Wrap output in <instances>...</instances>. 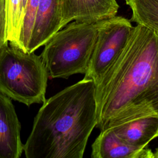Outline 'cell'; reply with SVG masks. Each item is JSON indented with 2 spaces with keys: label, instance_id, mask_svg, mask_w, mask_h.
<instances>
[{
  "label": "cell",
  "instance_id": "7a4b0ae2",
  "mask_svg": "<svg viewBox=\"0 0 158 158\" xmlns=\"http://www.w3.org/2000/svg\"><path fill=\"white\" fill-rule=\"evenodd\" d=\"M97 123L95 85L83 80L43 102L23 145L27 158H81Z\"/></svg>",
  "mask_w": 158,
  "mask_h": 158
},
{
  "label": "cell",
  "instance_id": "6da1fadb",
  "mask_svg": "<svg viewBox=\"0 0 158 158\" xmlns=\"http://www.w3.org/2000/svg\"><path fill=\"white\" fill-rule=\"evenodd\" d=\"M100 131L148 116L158 117V35L139 24L94 83Z\"/></svg>",
  "mask_w": 158,
  "mask_h": 158
},
{
  "label": "cell",
  "instance_id": "52a82bcc",
  "mask_svg": "<svg viewBox=\"0 0 158 158\" xmlns=\"http://www.w3.org/2000/svg\"><path fill=\"white\" fill-rule=\"evenodd\" d=\"M21 125L12 99L0 92V158H19L23 151Z\"/></svg>",
  "mask_w": 158,
  "mask_h": 158
},
{
  "label": "cell",
  "instance_id": "30bf717a",
  "mask_svg": "<svg viewBox=\"0 0 158 158\" xmlns=\"http://www.w3.org/2000/svg\"><path fill=\"white\" fill-rule=\"evenodd\" d=\"M118 137L133 146L143 148L158 137V117L136 118L112 128Z\"/></svg>",
  "mask_w": 158,
  "mask_h": 158
},
{
  "label": "cell",
  "instance_id": "3957f363",
  "mask_svg": "<svg viewBox=\"0 0 158 158\" xmlns=\"http://www.w3.org/2000/svg\"><path fill=\"white\" fill-rule=\"evenodd\" d=\"M99 22L74 21L56 32L44 44L41 57L51 78H68L86 72L95 45Z\"/></svg>",
  "mask_w": 158,
  "mask_h": 158
},
{
  "label": "cell",
  "instance_id": "277c9868",
  "mask_svg": "<svg viewBox=\"0 0 158 158\" xmlns=\"http://www.w3.org/2000/svg\"><path fill=\"white\" fill-rule=\"evenodd\" d=\"M47 69L41 57L8 44L0 50V92L27 106L45 101Z\"/></svg>",
  "mask_w": 158,
  "mask_h": 158
},
{
  "label": "cell",
  "instance_id": "9c48e42d",
  "mask_svg": "<svg viewBox=\"0 0 158 158\" xmlns=\"http://www.w3.org/2000/svg\"><path fill=\"white\" fill-rule=\"evenodd\" d=\"M93 158H153V152L146 147L128 144L115 133L112 128L100 131L92 146Z\"/></svg>",
  "mask_w": 158,
  "mask_h": 158
},
{
  "label": "cell",
  "instance_id": "9a60e30c",
  "mask_svg": "<svg viewBox=\"0 0 158 158\" xmlns=\"http://www.w3.org/2000/svg\"><path fill=\"white\" fill-rule=\"evenodd\" d=\"M153 158H158V148L156 149L154 152H153Z\"/></svg>",
  "mask_w": 158,
  "mask_h": 158
},
{
  "label": "cell",
  "instance_id": "ba28073f",
  "mask_svg": "<svg viewBox=\"0 0 158 158\" xmlns=\"http://www.w3.org/2000/svg\"><path fill=\"white\" fill-rule=\"evenodd\" d=\"M60 0H40L27 52H35L61 29Z\"/></svg>",
  "mask_w": 158,
  "mask_h": 158
},
{
  "label": "cell",
  "instance_id": "5bb4252c",
  "mask_svg": "<svg viewBox=\"0 0 158 158\" xmlns=\"http://www.w3.org/2000/svg\"><path fill=\"white\" fill-rule=\"evenodd\" d=\"M6 27L4 0H0V50L8 43L6 40Z\"/></svg>",
  "mask_w": 158,
  "mask_h": 158
},
{
  "label": "cell",
  "instance_id": "2e32d148",
  "mask_svg": "<svg viewBox=\"0 0 158 158\" xmlns=\"http://www.w3.org/2000/svg\"><path fill=\"white\" fill-rule=\"evenodd\" d=\"M26 2H27V0H22V7H23V10H24V7H25V4H26Z\"/></svg>",
  "mask_w": 158,
  "mask_h": 158
},
{
  "label": "cell",
  "instance_id": "8fae6325",
  "mask_svg": "<svg viewBox=\"0 0 158 158\" xmlns=\"http://www.w3.org/2000/svg\"><path fill=\"white\" fill-rule=\"evenodd\" d=\"M132 12L130 21L158 35V0H125Z\"/></svg>",
  "mask_w": 158,
  "mask_h": 158
},
{
  "label": "cell",
  "instance_id": "5b68a950",
  "mask_svg": "<svg viewBox=\"0 0 158 158\" xmlns=\"http://www.w3.org/2000/svg\"><path fill=\"white\" fill-rule=\"evenodd\" d=\"M133 26L121 16L99 22L98 35L84 78L96 83L123 49Z\"/></svg>",
  "mask_w": 158,
  "mask_h": 158
},
{
  "label": "cell",
  "instance_id": "8992f818",
  "mask_svg": "<svg viewBox=\"0 0 158 158\" xmlns=\"http://www.w3.org/2000/svg\"><path fill=\"white\" fill-rule=\"evenodd\" d=\"M116 0H60L61 29L70 22L96 23L115 17Z\"/></svg>",
  "mask_w": 158,
  "mask_h": 158
},
{
  "label": "cell",
  "instance_id": "4fadbf2b",
  "mask_svg": "<svg viewBox=\"0 0 158 158\" xmlns=\"http://www.w3.org/2000/svg\"><path fill=\"white\" fill-rule=\"evenodd\" d=\"M39 2L40 0H27L24 7L20 43L25 52L30 40Z\"/></svg>",
  "mask_w": 158,
  "mask_h": 158
},
{
  "label": "cell",
  "instance_id": "7c38bea8",
  "mask_svg": "<svg viewBox=\"0 0 158 158\" xmlns=\"http://www.w3.org/2000/svg\"><path fill=\"white\" fill-rule=\"evenodd\" d=\"M6 15V40L10 45L21 49L20 43L23 10L22 0H4Z\"/></svg>",
  "mask_w": 158,
  "mask_h": 158
}]
</instances>
